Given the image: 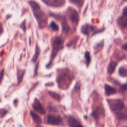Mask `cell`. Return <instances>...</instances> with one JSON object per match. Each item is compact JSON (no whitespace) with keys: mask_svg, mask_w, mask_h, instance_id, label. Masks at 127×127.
Segmentation results:
<instances>
[{"mask_svg":"<svg viewBox=\"0 0 127 127\" xmlns=\"http://www.w3.org/2000/svg\"><path fill=\"white\" fill-rule=\"evenodd\" d=\"M48 5L53 7H59L62 6L64 3V0H42Z\"/></svg>","mask_w":127,"mask_h":127,"instance_id":"8","label":"cell"},{"mask_svg":"<svg viewBox=\"0 0 127 127\" xmlns=\"http://www.w3.org/2000/svg\"><path fill=\"white\" fill-rule=\"evenodd\" d=\"M49 94L54 99H56L57 100H60V96L59 94H57V93L52 92V91H50L49 92Z\"/></svg>","mask_w":127,"mask_h":127,"instance_id":"23","label":"cell"},{"mask_svg":"<svg viewBox=\"0 0 127 127\" xmlns=\"http://www.w3.org/2000/svg\"><path fill=\"white\" fill-rule=\"evenodd\" d=\"M127 90V84H123L119 89V92L120 93H124Z\"/></svg>","mask_w":127,"mask_h":127,"instance_id":"24","label":"cell"},{"mask_svg":"<svg viewBox=\"0 0 127 127\" xmlns=\"http://www.w3.org/2000/svg\"><path fill=\"white\" fill-rule=\"evenodd\" d=\"M117 118L119 120H127V116L122 113H119L117 114Z\"/></svg>","mask_w":127,"mask_h":127,"instance_id":"19","label":"cell"},{"mask_svg":"<svg viewBox=\"0 0 127 127\" xmlns=\"http://www.w3.org/2000/svg\"></svg>","mask_w":127,"mask_h":127,"instance_id":"28","label":"cell"},{"mask_svg":"<svg viewBox=\"0 0 127 127\" xmlns=\"http://www.w3.org/2000/svg\"><path fill=\"white\" fill-rule=\"evenodd\" d=\"M47 123L49 125L59 126L62 124L63 121L60 116L53 115H49L47 116Z\"/></svg>","mask_w":127,"mask_h":127,"instance_id":"5","label":"cell"},{"mask_svg":"<svg viewBox=\"0 0 127 127\" xmlns=\"http://www.w3.org/2000/svg\"><path fill=\"white\" fill-rule=\"evenodd\" d=\"M29 3L32 8L34 14L39 24H40V26L45 24L46 23V17L44 13L40 9L39 5L33 0H30Z\"/></svg>","mask_w":127,"mask_h":127,"instance_id":"1","label":"cell"},{"mask_svg":"<svg viewBox=\"0 0 127 127\" xmlns=\"http://www.w3.org/2000/svg\"><path fill=\"white\" fill-rule=\"evenodd\" d=\"M105 93L107 96L114 94L117 92L116 89L115 88L107 84L105 85Z\"/></svg>","mask_w":127,"mask_h":127,"instance_id":"13","label":"cell"},{"mask_svg":"<svg viewBox=\"0 0 127 127\" xmlns=\"http://www.w3.org/2000/svg\"><path fill=\"white\" fill-rule=\"evenodd\" d=\"M119 73L122 76H126L127 75V69L124 67H121L119 69Z\"/></svg>","mask_w":127,"mask_h":127,"instance_id":"17","label":"cell"},{"mask_svg":"<svg viewBox=\"0 0 127 127\" xmlns=\"http://www.w3.org/2000/svg\"><path fill=\"white\" fill-rule=\"evenodd\" d=\"M105 115V112L102 108L98 107L95 111L92 113V116L95 119H98L100 117H103Z\"/></svg>","mask_w":127,"mask_h":127,"instance_id":"10","label":"cell"},{"mask_svg":"<svg viewBox=\"0 0 127 127\" xmlns=\"http://www.w3.org/2000/svg\"><path fill=\"white\" fill-rule=\"evenodd\" d=\"M72 81L71 75L67 72H64L60 74L58 78V82L59 88L65 89L68 88L70 83Z\"/></svg>","mask_w":127,"mask_h":127,"instance_id":"2","label":"cell"},{"mask_svg":"<svg viewBox=\"0 0 127 127\" xmlns=\"http://www.w3.org/2000/svg\"><path fill=\"white\" fill-rule=\"evenodd\" d=\"M62 25L63 31L65 32H67L70 30V27L69 26L65 19H63L62 21Z\"/></svg>","mask_w":127,"mask_h":127,"instance_id":"16","label":"cell"},{"mask_svg":"<svg viewBox=\"0 0 127 127\" xmlns=\"http://www.w3.org/2000/svg\"><path fill=\"white\" fill-rule=\"evenodd\" d=\"M40 54V49L39 48V47L37 46H36V49H35V54L33 56V57L32 58V61L34 62L36 61L39 55Z\"/></svg>","mask_w":127,"mask_h":127,"instance_id":"18","label":"cell"},{"mask_svg":"<svg viewBox=\"0 0 127 127\" xmlns=\"http://www.w3.org/2000/svg\"><path fill=\"white\" fill-rule=\"evenodd\" d=\"M118 23L121 28H125L127 26V11L125 10L123 15L118 20Z\"/></svg>","mask_w":127,"mask_h":127,"instance_id":"9","label":"cell"},{"mask_svg":"<svg viewBox=\"0 0 127 127\" xmlns=\"http://www.w3.org/2000/svg\"><path fill=\"white\" fill-rule=\"evenodd\" d=\"M30 115L32 118V119H33V121L36 123V124H41L42 122V119L41 118V117L38 116L37 114H36L35 113H34L33 111H31Z\"/></svg>","mask_w":127,"mask_h":127,"instance_id":"14","label":"cell"},{"mask_svg":"<svg viewBox=\"0 0 127 127\" xmlns=\"http://www.w3.org/2000/svg\"><path fill=\"white\" fill-rule=\"evenodd\" d=\"M69 1L78 6H79L82 4V2L80 0H69Z\"/></svg>","mask_w":127,"mask_h":127,"instance_id":"25","label":"cell"},{"mask_svg":"<svg viewBox=\"0 0 127 127\" xmlns=\"http://www.w3.org/2000/svg\"><path fill=\"white\" fill-rule=\"evenodd\" d=\"M24 70H18L17 71V79H18V83H20L22 79V77H23V76L24 75Z\"/></svg>","mask_w":127,"mask_h":127,"instance_id":"20","label":"cell"},{"mask_svg":"<svg viewBox=\"0 0 127 127\" xmlns=\"http://www.w3.org/2000/svg\"><path fill=\"white\" fill-rule=\"evenodd\" d=\"M69 19L73 24L77 25L79 21V16L77 11L72 8L69 13Z\"/></svg>","mask_w":127,"mask_h":127,"instance_id":"7","label":"cell"},{"mask_svg":"<svg viewBox=\"0 0 127 127\" xmlns=\"http://www.w3.org/2000/svg\"><path fill=\"white\" fill-rule=\"evenodd\" d=\"M85 58L86 60V63L87 65H88L90 64V53L88 52H86L85 53Z\"/></svg>","mask_w":127,"mask_h":127,"instance_id":"22","label":"cell"},{"mask_svg":"<svg viewBox=\"0 0 127 127\" xmlns=\"http://www.w3.org/2000/svg\"><path fill=\"white\" fill-rule=\"evenodd\" d=\"M50 27L54 31H58L59 29V26L54 21H52L50 23Z\"/></svg>","mask_w":127,"mask_h":127,"instance_id":"21","label":"cell"},{"mask_svg":"<svg viewBox=\"0 0 127 127\" xmlns=\"http://www.w3.org/2000/svg\"><path fill=\"white\" fill-rule=\"evenodd\" d=\"M107 102L110 109L113 112L119 111L122 110L124 107V104L123 100L119 99H108Z\"/></svg>","mask_w":127,"mask_h":127,"instance_id":"3","label":"cell"},{"mask_svg":"<svg viewBox=\"0 0 127 127\" xmlns=\"http://www.w3.org/2000/svg\"><path fill=\"white\" fill-rule=\"evenodd\" d=\"M67 123L69 126L75 127V126H81V125L73 117L69 116L67 118Z\"/></svg>","mask_w":127,"mask_h":127,"instance_id":"12","label":"cell"},{"mask_svg":"<svg viewBox=\"0 0 127 127\" xmlns=\"http://www.w3.org/2000/svg\"><path fill=\"white\" fill-rule=\"evenodd\" d=\"M122 49L124 50L127 51V43H126L122 46Z\"/></svg>","mask_w":127,"mask_h":127,"instance_id":"26","label":"cell"},{"mask_svg":"<svg viewBox=\"0 0 127 127\" xmlns=\"http://www.w3.org/2000/svg\"><path fill=\"white\" fill-rule=\"evenodd\" d=\"M94 27L90 24H85L81 27V32L85 35H88L91 32L94 30Z\"/></svg>","mask_w":127,"mask_h":127,"instance_id":"11","label":"cell"},{"mask_svg":"<svg viewBox=\"0 0 127 127\" xmlns=\"http://www.w3.org/2000/svg\"><path fill=\"white\" fill-rule=\"evenodd\" d=\"M32 106L33 109L39 114L41 115H44L45 114L46 111L45 109L43 107L41 103L37 98H35L34 99V102L32 104Z\"/></svg>","mask_w":127,"mask_h":127,"instance_id":"6","label":"cell"},{"mask_svg":"<svg viewBox=\"0 0 127 127\" xmlns=\"http://www.w3.org/2000/svg\"><path fill=\"white\" fill-rule=\"evenodd\" d=\"M3 69H2L1 70V72H0V75H1V77H0V79L1 80L2 79V73H3Z\"/></svg>","mask_w":127,"mask_h":127,"instance_id":"27","label":"cell"},{"mask_svg":"<svg viewBox=\"0 0 127 127\" xmlns=\"http://www.w3.org/2000/svg\"><path fill=\"white\" fill-rule=\"evenodd\" d=\"M117 65V63L115 62V61H112L108 65V68H107V70H108V72L110 74H112L113 73L115 70V68L116 67V66Z\"/></svg>","mask_w":127,"mask_h":127,"instance_id":"15","label":"cell"},{"mask_svg":"<svg viewBox=\"0 0 127 127\" xmlns=\"http://www.w3.org/2000/svg\"><path fill=\"white\" fill-rule=\"evenodd\" d=\"M63 43L64 40L61 37H58L55 38L52 45L51 54V58L52 59L55 57L58 51L63 47Z\"/></svg>","mask_w":127,"mask_h":127,"instance_id":"4","label":"cell"}]
</instances>
